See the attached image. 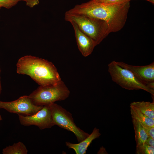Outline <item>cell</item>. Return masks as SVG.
<instances>
[{
    "mask_svg": "<svg viewBox=\"0 0 154 154\" xmlns=\"http://www.w3.org/2000/svg\"><path fill=\"white\" fill-rule=\"evenodd\" d=\"M16 66L17 73L29 76L40 86L55 85L61 80L53 63L38 57L24 56L19 59Z\"/></svg>",
    "mask_w": 154,
    "mask_h": 154,
    "instance_id": "7a4b0ae2",
    "label": "cell"
},
{
    "mask_svg": "<svg viewBox=\"0 0 154 154\" xmlns=\"http://www.w3.org/2000/svg\"><path fill=\"white\" fill-rule=\"evenodd\" d=\"M130 111L132 119H136L143 124L154 126V119L149 118L137 109L131 106Z\"/></svg>",
    "mask_w": 154,
    "mask_h": 154,
    "instance_id": "5bb4252c",
    "label": "cell"
},
{
    "mask_svg": "<svg viewBox=\"0 0 154 154\" xmlns=\"http://www.w3.org/2000/svg\"><path fill=\"white\" fill-rule=\"evenodd\" d=\"M154 147L144 143L136 146L137 154H154Z\"/></svg>",
    "mask_w": 154,
    "mask_h": 154,
    "instance_id": "2e32d148",
    "label": "cell"
},
{
    "mask_svg": "<svg viewBox=\"0 0 154 154\" xmlns=\"http://www.w3.org/2000/svg\"><path fill=\"white\" fill-rule=\"evenodd\" d=\"M92 1L95 2H97L100 1L101 0H92Z\"/></svg>",
    "mask_w": 154,
    "mask_h": 154,
    "instance_id": "cb8c5ba5",
    "label": "cell"
},
{
    "mask_svg": "<svg viewBox=\"0 0 154 154\" xmlns=\"http://www.w3.org/2000/svg\"><path fill=\"white\" fill-rule=\"evenodd\" d=\"M20 0H0V8L9 9L16 5Z\"/></svg>",
    "mask_w": 154,
    "mask_h": 154,
    "instance_id": "e0dca14e",
    "label": "cell"
},
{
    "mask_svg": "<svg viewBox=\"0 0 154 154\" xmlns=\"http://www.w3.org/2000/svg\"><path fill=\"white\" fill-rule=\"evenodd\" d=\"M153 1H154V0H153Z\"/></svg>",
    "mask_w": 154,
    "mask_h": 154,
    "instance_id": "484cf974",
    "label": "cell"
},
{
    "mask_svg": "<svg viewBox=\"0 0 154 154\" xmlns=\"http://www.w3.org/2000/svg\"><path fill=\"white\" fill-rule=\"evenodd\" d=\"M28 152L25 145L19 141L12 145L7 146L3 149L2 153L3 154H27Z\"/></svg>",
    "mask_w": 154,
    "mask_h": 154,
    "instance_id": "9a60e30c",
    "label": "cell"
},
{
    "mask_svg": "<svg viewBox=\"0 0 154 154\" xmlns=\"http://www.w3.org/2000/svg\"><path fill=\"white\" fill-rule=\"evenodd\" d=\"M131 0H130V1ZM147 0V1H149L153 4L154 3V1H153V0Z\"/></svg>",
    "mask_w": 154,
    "mask_h": 154,
    "instance_id": "603a6c76",
    "label": "cell"
},
{
    "mask_svg": "<svg viewBox=\"0 0 154 154\" xmlns=\"http://www.w3.org/2000/svg\"><path fill=\"white\" fill-rule=\"evenodd\" d=\"M70 93L69 90L61 80L55 85L40 86L29 96L35 104L43 106L65 100L68 98Z\"/></svg>",
    "mask_w": 154,
    "mask_h": 154,
    "instance_id": "277c9868",
    "label": "cell"
},
{
    "mask_svg": "<svg viewBox=\"0 0 154 154\" xmlns=\"http://www.w3.org/2000/svg\"><path fill=\"white\" fill-rule=\"evenodd\" d=\"M25 1L27 6L30 8H33L38 5L39 3V0H20Z\"/></svg>",
    "mask_w": 154,
    "mask_h": 154,
    "instance_id": "ffe728a7",
    "label": "cell"
},
{
    "mask_svg": "<svg viewBox=\"0 0 154 154\" xmlns=\"http://www.w3.org/2000/svg\"><path fill=\"white\" fill-rule=\"evenodd\" d=\"M99 129L95 127L92 133L85 139L77 144L66 142L65 144L68 149H73L76 154H85L88 147L95 139L101 135Z\"/></svg>",
    "mask_w": 154,
    "mask_h": 154,
    "instance_id": "8fae6325",
    "label": "cell"
},
{
    "mask_svg": "<svg viewBox=\"0 0 154 154\" xmlns=\"http://www.w3.org/2000/svg\"><path fill=\"white\" fill-rule=\"evenodd\" d=\"M130 7V1L105 4L92 0L76 5L66 12L86 15L98 19L104 24L110 33L118 31L123 27Z\"/></svg>",
    "mask_w": 154,
    "mask_h": 154,
    "instance_id": "6da1fadb",
    "label": "cell"
},
{
    "mask_svg": "<svg viewBox=\"0 0 154 154\" xmlns=\"http://www.w3.org/2000/svg\"><path fill=\"white\" fill-rule=\"evenodd\" d=\"M142 124L148 135L154 139V126Z\"/></svg>",
    "mask_w": 154,
    "mask_h": 154,
    "instance_id": "ac0fdd59",
    "label": "cell"
},
{
    "mask_svg": "<svg viewBox=\"0 0 154 154\" xmlns=\"http://www.w3.org/2000/svg\"><path fill=\"white\" fill-rule=\"evenodd\" d=\"M18 116L21 124L24 126L34 125L42 130L50 128L55 125L52 119L49 104L44 106L34 115Z\"/></svg>",
    "mask_w": 154,
    "mask_h": 154,
    "instance_id": "ba28073f",
    "label": "cell"
},
{
    "mask_svg": "<svg viewBox=\"0 0 154 154\" xmlns=\"http://www.w3.org/2000/svg\"><path fill=\"white\" fill-rule=\"evenodd\" d=\"M2 117L1 116V115H0V121L2 120Z\"/></svg>",
    "mask_w": 154,
    "mask_h": 154,
    "instance_id": "d4e9b609",
    "label": "cell"
},
{
    "mask_svg": "<svg viewBox=\"0 0 154 154\" xmlns=\"http://www.w3.org/2000/svg\"><path fill=\"white\" fill-rule=\"evenodd\" d=\"M1 72V70L0 66V95L1 93V91H2V87H1V76H0Z\"/></svg>",
    "mask_w": 154,
    "mask_h": 154,
    "instance_id": "7402d4cb",
    "label": "cell"
},
{
    "mask_svg": "<svg viewBox=\"0 0 154 154\" xmlns=\"http://www.w3.org/2000/svg\"><path fill=\"white\" fill-rule=\"evenodd\" d=\"M145 143L154 147V139L149 137L146 140Z\"/></svg>",
    "mask_w": 154,
    "mask_h": 154,
    "instance_id": "44dd1931",
    "label": "cell"
},
{
    "mask_svg": "<svg viewBox=\"0 0 154 154\" xmlns=\"http://www.w3.org/2000/svg\"><path fill=\"white\" fill-rule=\"evenodd\" d=\"M132 122L136 145L145 143L149 136L146 133L142 124L134 119H132Z\"/></svg>",
    "mask_w": 154,
    "mask_h": 154,
    "instance_id": "4fadbf2b",
    "label": "cell"
},
{
    "mask_svg": "<svg viewBox=\"0 0 154 154\" xmlns=\"http://www.w3.org/2000/svg\"><path fill=\"white\" fill-rule=\"evenodd\" d=\"M130 106L139 110L150 118L154 119V103L149 102H134Z\"/></svg>",
    "mask_w": 154,
    "mask_h": 154,
    "instance_id": "7c38bea8",
    "label": "cell"
},
{
    "mask_svg": "<svg viewBox=\"0 0 154 154\" xmlns=\"http://www.w3.org/2000/svg\"><path fill=\"white\" fill-rule=\"evenodd\" d=\"M65 19L73 21L79 29L91 38L96 45L99 44L110 34L100 21L84 14H73L65 13Z\"/></svg>",
    "mask_w": 154,
    "mask_h": 154,
    "instance_id": "3957f363",
    "label": "cell"
},
{
    "mask_svg": "<svg viewBox=\"0 0 154 154\" xmlns=\"http://www.w3.org/2000/svg\"><path fill=\"white\" fill-rule=\"evenodd\" d=\"M130 1V0H101L97 2H99L105 4H114L125 2Z\"/></svg>",
    "mask_w": 154,
    "mask_h": 154,
    "instance_id": "d6986e66",
    "label": "cell"
},
{
    "mask_svg": "<svg viewBox=\"0 0 154 154\" xmlns=\"http://www.w3.org/2000/svg\"><path fill=\"white\" fill-rule=\"evenodd\" d=\"M74 29L75 37L78 49L84 57L90 55L96 46L94 42L83 33L76 24L73 21L70 22Z\"/></svg>",
    "mask_w": 154,
    "mask_h": 154,
    "instance_id": "30bf717a",
    "label": "cell"
},
{
    "mask_svg": "<svg viewBox=\"0 0 154 154\" xmlns=\"http://www.w3.org/2000/svg\"><path fill=\"white\" fill-rule=\"evenodd\" d=\"M1 8H0V9H1Z\"/></svg>",
    "mask_w": 154,
    "mask_h": 154,
    "instance_id": "4316f807",
    "label": "cell"
},
{
    "mask_svg": "<svg viewBox=\"0 0 154 154\" xmlns=\"http://www.w3.org/2000/svg\"><path fill=\"white\" fill-rule=\"evenodd\" d=\"M43 106L35 104L29 96H21L17 99L11 102L0 101V109H4L10 113L16 114L18 115H34Z\"/></svg>",
    "mask_w": 154,
    "mask_h": 154,
    "instance_id": "52a82bcc",
    "label": "cell"
},
{
    "mask_svg": "<svg viewBox=\"0 0 154 154\" xmlns=\"http://www.w3.org/2000/svg\"><path fill=\"white\" fill-rule=\"evenodd\" d=\"M49 105L55 125L73 133L79 142L89 135L76 126L70 112L55 103H50Z\"/></svg>",
    "mask_w": 154,
    "mask_h": 154,
    "instance_id": "8992f818",
    "label": "cell"
},
{
    "mask_svg": "<svg viewBox=\"0 0 154 154\" xmlns=\"http://www.w3.org/2000/svg\"><path fill=\"white\" fill-rule=\"evenodd\" d=\"M119 66L130 71L143 84L154 89V62L147 65L135 66L122 62H116Z\"/></svg>",
    "mask_w": 154,
    "mask_h": 154,
    "instance_id": "9c48e42d",
    "label": "cell"
},
{
    "mask_svg": "<svg viewBox=\"0 0 154 154\" xmlns=\"http://www.w3.org/2000/svg\"><path fill=\"white\" fill-rule=\"evenodd\" d=\"M108 66L112 80L122 88L129 90H143L154 96V89L140 82L130 71L119 66L116 61H112Z\"/></svg>",
    "mask_w": 154,
    "mask_h": 154,
    "instance_id": "5b68a950",
    "label": "cell"
}]
</instances>
